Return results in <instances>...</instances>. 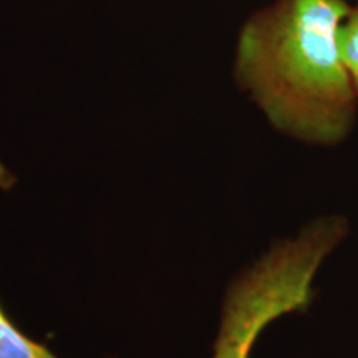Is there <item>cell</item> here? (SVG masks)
I'll return each instance as SVG.
<instances>
[{"instance_id":"obj_1","label":"cell","mask_w":358,"mask_h":358,"mask_svg":"<svg viewBox=\"0 0 358 358\" xmlns=\"http://www.w3.org/2000/svg\"><path fill=\"white\" fill-rule=\"evenodd\" d=\"M348 0H272L245 19L232 75L268 124L302 145L335 148L355 128L358 100L338 27Z\"/></svg>"},{"instance_id":"obj_2","label":"cell","mask_w":358,"mask_h":358,"mask_svg":"<svg viewBox=\"0 0 358 358\" xmlns=\"http://www.w3.org/2000/svg\"><path fill=\"white\" fill-rule=\"evenodd\" d=\"M350 234V219L329 213L268 245L227 285L211 358H250L268 325L307 310L317 297V275Z\"/></svg>"},{"instance_id":"obj_3","label":"cell","mask_w":358,"mask_h":358,"mask_svg":"<svg viewBox=\"0 0 358 358\" xmlns=\"http://www.w3.org/2000/svg\"><path fill=\"white\" fill-rule=\"evenodd\" d=\"M0 358H58L13 324L0 303Z\"/></svg>"},{"instance_id":"obj_4","label":"cell","mask_w":358,"mask_h":358,"mask_svg":"<svg viewBox=\"0 0 358 358\" xmlns=\"http://www.w3.org/2000/svg\"><path fill=\"white\" fill-rule=\"evenodd\" d=\"M338 47L348 80L358 100V0L350 3L347 15L338 27Z\"/></svg>"}]
</instances>
